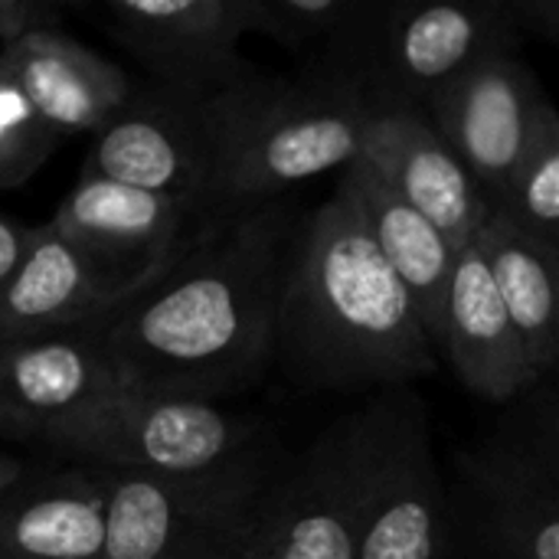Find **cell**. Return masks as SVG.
<instances>
[{"mask_svg": "<svg viewBox=\"0 0 559 559\" xmlns=\"http://www.w3.org/2000/svg\"><path fill=\"white\" fill-rule=\"evenodd\" d=\"M472 246L488 269L534 373L544 380L559 364V249L537 242L504 213H491Z\"/></svg>", "mask_w": 559, "mask_h": 559, "instance_id": "obj_21", "label": "cell"}, {"mask_svg": "<svg viewBox=\"0 0 559 559\" xmlns=\"http://www.w3.org/2000/svg\"><path fill=\"white\" fill-rule=\"evenodd\" d=\"M262 426L223 403L128 393L118 390L105 406L72 423L46 445L88 468L190 478L233 468L265 452Z\"/></svg>", "mask_w": 559, "mask_h": 559, "instance_id": "obj_5", "label": "cell"}, {"mask_svg": "<svg viewBox=\"0 0 559 559\" xmlns=\"http://www.w3.org/2000/svg\"><path fill=\"white\" fill-rule=\"evenodd\" d=\"M436 350L452 364L462 386L485 403L504 406L540 386L475 246L455 259Z\"/></svg>", "mask_w": 559, "mask_h": 559, "instance_id": "obj_18", "label": "cell"}, {"mask_svg": "<svg viewBox=\"0 0 559 559\" xmlns=\"http://www.w3.org/2000/svg\"><path fill=\"white\" fill-rule=\"evenodd\" d=\"M59 26V10L39 0H0V49L29 29Z\"/></svg>", "mask_w": 559, "mask_h": 559, "instance_id": "obj_25", "label": "cell"}, {"mask_svg": "<svg viewBox=\"0 0 559 559\" xmlns=\"http://www.w3.org/2000/svg\"><path fill=\"white\" fill-rule=\"evenodd\" d=\"M92 472L105 495L102 559H233L282 468L269 445L233 468L190 478Z\"/></svg>", "mask_w": 559, "mask_h": 559, "instance_id": "obj_4", "label": "cell"}, {"mask_svg": "<svg viewBox=\"0 0 559 559\" xmlns=\"http://www.w3.org/2000/svg\"><path fill=\"white\" fill-rule=\"evenodd\" d=\"M272 367L301 390H396L439 367L436 344L341 187L301 223Z\"/></svg>", "mask_w": 559, "mask_h": 559, "instance_id": "obj_2", "label": "cell"}, {"mask_svg": "<svg viewBox=\"0 0 559 559\" xmlns=\"http://www.w3.org/2000/svg\"><path fill=\"white\" fill-rule=\"evenodd\" d=\"M59 141L62 138L29 111L0 66V190L23 187L49 160Z\"/></svg>", "mask_w": 559, "mask_h": 559, "instance_id": "obj_24", "label": "cell"}, {"mask_svg": "<svg viewBox=\"0 0 559 559\" xmlns=\"http://www.w3.org/2000/svg\"><path fill=\"white\" fill-rule=\"evenodd\" d=\"M105 495L92 468L26 475L0 495V559H102Z\"/></svg>", "mask_w": 559, "mask_h": 559, "instance_id": "obj_19", "label": "cell"}, {"mask_svg": "<svg viewBox=\"0 0 559 559\" xmlns=\"http://www.w3.org/2000/svg\"><path fill=\"white\" fill-rule=\"evenodd\" d=\"M337 187L354 203L367 236L403 285L423 331L436 344L459 252L426 216L393 197L360 160H350L341 170Z\"/></svg>", "mask_w": 559, "mask_h": 559, "instance_id": "obj_20", "label": "cell"}, {"mask_svg": "<svg viewBox=\"0 0 559 559\" xmlns=\"http://www.w3.org/2000/svg\"><path fill=\"white\" fill-rule=\"evenodd\" d=\"M357 559H452V504L429 409L406 386L377 396Z\"/></svg>", "mask_w": 559, "mask_h": 559, "instance_id": "obj_8", "label": "cell"}, {"mask_svg": "<svg viewBox=\"0 0 559 559\" xmlns=\"http://www.w3.org/2000/svg\"><path fill=\"white\" fill-rule=\"evenodd\" d=\"M79 177L190 200L219 213L210 193V144L200 98L157 85L131 92V98L92 134Z\"/></svg>", "mask_w": 559, "mask_h": 559, "instance_id": "obj_10", "label": "cell"}, {"mask_svg": "<svg viewBox=\"0 0 559 559\" xmlns=\"http://www.w3.org/2000/svg\"><path fill=\"white\" fill-rule=\"evenodd\" d=\"M550 105L537 72L521 56H501L436 92L423 105V115L498 210Z\"/></svg>", "mask_w": 559, "mask_h": 559, "instance_id": "obj_11", "label": "cell"}, {"mask_svg": "<svg viewBox=\"0 0 559 559\" xmlns=\"http://www.w3.org/2000/svg\"><path fill=\"white\" fill-rule=\"evenodd\" d=\"M521 33L508 0L383 3L364 88L377 108H419L472 69L518 56Z\"/></svg>", "mask_w": 559, "mask_h": 559, "instance_id": "obj_7", "label": "cell"}, {"mask_svg": "<svg viewBox=\"0 0 559 559\" xmlns=\"http://www.w3.org/2000/svg\"><path fill=\"white\" fill-rule=\"evenodd\" d=\"M508 10L521 36H559V0H508Z\"/></svg>", "mask_w": 559, "mask_h": 559, "instance_id": "obj_26", "label": "cell"}, {"mask_svg": "<svg viewBox=\"0 0 559 559\" xmlns=\"http://www.w3.org/2000/svg\"><path fill=\"white\" fill-rule=\"evenodd\" d=\"M29 472H33V468H29L23 459H16V455H10V452H0V495L10 491L13 485H20Z\"/></svg>", "mask_w": 559, "mask_h": 559, "instance_id": "obj_28", "label": "cell"}, {"mask_svg": "<svg viewBox=\"0 0 559 559\" xmlns=\"http://www.w3.org/2000/svg\"><path fill=\"white\" fill-rule=\"evenodd\" d=\"M118 393L85 331L0 347V436L49 442Z\"/></svg>", "mask_w": 559, "mask_h": 559, "instance_id": "obj_16", "label": "cell"}, {"mask_svg": "<svg viewBox=\"0 0 559 559\" xmlns=\"http://www.w3.org/2000/svg\"><path fill=\"white\" fill-rule=\"evenodd\" d=\"M0 66L52 134H95L128 98L131 79L121 66L62 33L39 26L0 49Z\"/></svg>", "mask_w": 559, "mask_h": 559, "instance_id": "obj_17", "label": "cell"}, {"mask_svg": "<svg viewBox=\"0 0 559 559\" xmlns=\"http://www.w3.org/2000/svg\"><path fill=\"white\" fill-rule=\"evenodd\" d=\"M495 213H504L537 242L559 249V111L550 105L518 160Z\"/></svg>", "mask_w": 559, "mask_h": 559, "instance_id": "obj_23", "label": "cell"}, {"mask_svg": "<svg viewBox=\"0 0 559 559\" xmlns=\"http://www.w3.org/2000/svg\"><path fill=\"white\" fill-rule=\"evenodd\" d=\"M377 413L373 396L278 472L233 559H357Z\"/></svg>", "mask_w": 559, "mask_h": 559, "instance_id": "obj_6", "label": "cell"}, {"mask_svg": "<svg viewBox=\"0 0 559 559\" xmlns=\"http://www.w3.org/2000/svg\"><path fill=\"white\" fill-rule=\"evenodd\" d=\"M157 275H121L69 246L49 223L29 226L23 255L0 285V347L88 331Z\"/></svg>", "mask_w": 559, "mask_h": 559, "instance_id": "obj_14", "label": "cell"}, {"mask_svg": "<svg viewBox=\"0 0 559 559\" xmlns=\"http://www.w3.org/2000/svg\"><path fill=\"white\" fill-rule=\"evenodd\" d=\"M377 111L364 85L308 72L255 69L200 98L210 144V193L219 213L272 203L331 170H344Z\"/></svg>", "mask_w": 559, "mask_h": 559, "instance_id": "obj_3", "label": "cell"}, {"mask_svg": "<svg viewBox=\"0 0 559 559\" xmlns=\"http://www.w3.org/2000/svg\"><path fill=\"white\" fill-rule=\"evenodd\" d=\"M380 13L383 0H246V33L301 56L308 72L364 85Z\"/></svg>", "mask_w": 559, "mask_h": 559, "instance_id": "obj_22", "label": "cell"}, {"mask_svg": "<svg viewBox=\"0 0 559 559\" xmlns=\"http://www.w3.org/2000/svg\"><path fill=\"white\" fill-rule=\"evenodd\" d=\"M206 206L79 177L46 219L69 246L121 275H160L206 226Z\"/></svg>", "mask_w": 559, "mask_h": 559, "instance_id": "obj_13", "label": "cell"}, {"mask_svg": "<svg viewBox=\"0 0 559 559\" xmlns=\"http://www.w3.org/2000/svg\"><path fill=\"white\" fill-rule=\"evenodd\" d=\"M393 197L426 216L455 252L472 246L495 206L419 108H377L357 157Z\"/></svg>", "mask_w": 559, "mask_h": 559, "instance_id": "obj_15", "label": "cell"}, {"mask_svg": "<svg viewBox=\"0 0 559 559\" xmlns=\"http://www.w3.org/2000/svg\"><path fill=\"white\" fill-rule=\"evenodd\" d=\"M298 213L259 203L219 213L138 295L85 334L118 390L223 403L259 383L301 236Z\"/></svg>", "mask_w": 559, "mask_h": 559, "instance_id": "obj_1", "label": "cell"}, {"mask_svg": "<svg viewBox=\"0 0 559 559\" xmlns=\"http://www.w3.org/2000/svg\"><path fill=\"white\" fill-rule=\"evenodd\" d=\"M488 559H559V449L544 436L485 442L462 459Z\"/></svg>", "mask_w": 559, "mask_h": 559, "instance_id": "obj_12", "label": "cell"}, {"mask_svg": "<svg viewBox=\"0 0 559 559\" xmlns=\"http://www.w3.org/2000/svg\"><path fill=\"white\" fill-rule=\"evenodd\" d=\"M26 236H29V226H23L13 216L0 213V285L16 269V262L23 255V246H26Z\"/></svg>", "mask_w": 559, "mask_h": 559, "instance_id": "obj_27", "label": "cell"}, {"mask_svg": "<svg viewBox=\"0 0 559 559\" xmlns=\"http://www.w3.org/2000/svg\"><path fill=\"white\" fill-rule=\"evenodd\" d=\"M102 13L108 36L157 88L206 98L259 69L239 52L246 0H105Z\"/></svg>", "mask_w": 559, "mask_h": 559, "instance_id": "obj_9", "label": "cell"}]
</instances>
